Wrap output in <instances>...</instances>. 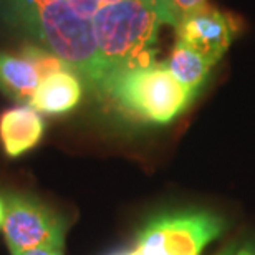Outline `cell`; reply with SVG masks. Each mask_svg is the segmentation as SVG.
<instances>
[{"label":"cell","mask_w":255,"mask_h":255,"mask_svg":"<svg viewBox=\"0 0 255 255\" xmlns=\"http://www.w3.org/2000/svg\"><path fill=\"white\" fill-rule=\"evenodd\" d=\"M174 28L179 42L202 55L212 66L226 55L239 30L231 13L209 2L184 15Z\"/></svg>","instance_id":"6"},{"label":"cell","mask_w":255,"mask_h":255,"mask_svg":"<svg viewBox=\"0 0 255 255\" xmlns=\"http://www.w3.org/2000/svg\"><path fill=\"white\" fill-rule=\"evenodd\" d=\"M83 96V85L73 70H62L40 81L30 106L45 115H65L75 110Z\"/></svg>","instance_id":"8"},{"label":"cell","mask_w":255,"mask_h":255,"mask_svg":"<svg viewBox=\"0 0 255 255\" xmlns=\"http://www.w3.org/2000/svg\"><path fill=\"white\" fill-rule=\"evenodd\" d=\"M22 57L25 60H28V62L37 68L40 76H42V80L45 78V76L57 73V71L71 70L57 53H53L52 50L42 47V45H35V43L23 45Z\"/></svg>","instance_id":"11"},{"label":"cell","mask_w":255,"mask_h":255,"mask_svg":"<svg viewBox=\"0 0 255 255\" xmlns=\"http://www.w3.org/2000/svg\"><path fill=\"white\" fill-rule=\"evenodd\" d=\"M166 66L169 68L172 76L182 86H186L187 90L192 91L194 95H197L199 90L202 88V85L206 83L212 68V65L202 55L194 52L191 47H187L179 40L172 48Z\"/></svg>","instance_id":"10"},{"label":"cell","mask_w":255,"mask_h":255,"mask_svg":"<svg viewBox=\"0 0 255 255\" xmlns=\"http://www.w3.org/2000/svg\"><path fill=\"white\" fill-rule=\"evenodd\" d=\"M68 3L73 7L76 13L90 20L93 18V15L96 13V10L100 7L98 0H68Z\"/></svg>","instance_id":"13"},{"label":"cell","mask_w":255,"mask_h":255,"mask_svg":"<svg viewBox=\"0 0 255 255\" xmlns=\"http://www.w3.org/2000/svg\"><path fill=\"white\" fill-rule=\"evenodd\" d=\"M42 76L22 55L0 52V91L18 103H30Z\"/></svg>","instance_id":"9"},{"label":"cell","mask_w":255,"mask_h":255,"mask_svg":"<svg viewBox=\"0 0 255 255\" xmlns=\"http://www.w3.org/2000/svg\"><path fill=\"white\" fill-rule=\"evenodd\" d=\"M116 2H120V0H98L100 7L101 5H110V3H116Z\"/></svg>","instance_id":"16"},{"label":"cell","mask_w":255,"mask_h":255,"mask_svg":"<svg viewBox=\"0 0 255 255\" xmlns=\"http://www.w3.org/2000/svg\"><path fill=\"white\" fill-rule=\"evenodd\" d=\"M207 0H161L162 3V12H164L166 25L176 27L177 22L197 7H201L202 3H206Z\"/></svg>","instance_id":"12"},{"label":"cell","mask_w":255,"mask_h":255,"mask_svg":"<svg viewBox=\"0 0 255 255\" xmlns=\"http://www.w3.org/2000/svg\"><path fill=\"white\" fill-rule=\"evenodd\" d=\"M45 121L33 106L20 105L0 115V144L7 157H20L42 141Z\"/></svg>","instance_id":"7"},{"label":"cell","mask_w":255,"mask_h":255,"mask_svg":"<svg viewBox=\"0 0 255 255\" xmlns=\"http://www.w3.org/2000/svg\"><path fill=\"white\" fill-rule=\"evenodd\" d=\"M91 25L108 81L121 71L156 63L154 45L161 25H166L161 0H120L101 5Z\"/></svg>","instance_id":"2"},{"label":"cell","mask_w":255,"mask_h":255,"mask_svg":"<svg viewBox=\"0 0 255 255\" xmlns=\"http://www.w3.org/2000/svg\"><path fill=\"white\" fill-rule=\"evenodd\" d=\"M0 22L52 50L76 73L98 70L91 20L76 13L68 0H0Z\"/></svg>","instance_id":"1"},{"label":"cell","mask_w":255,"mask_h":255,"mask_svg":"<svg viewBox=\"0 0 255 255\" xmlns=\"http://www.w3.org/2000/svg\"><path fill=\"white\" fill-rule=\"evenodd\" d=\"M113 255H139V252L136 251H129V252H120V254H113Z\"/></svg>","instance_id":"17"},{"label":"cell","mask_w":255,"mask_h":255,"mask_svg":"<svg viewBox=\"0 0 255 255\" xmlns=\"http://www.w3.org/2000/svg\"><path fill=\"white\" fill-rule=\"evenodd\" d=\"M254 255H255V252H254Z\"/></svg>","instance_id":"18"},{"label":"cell","mask_w":255,"mask_h":255,"mask_svg":"<svg viewBox=\"0 0 255 255\" xmlns=\"http://www.w3.org/2000/svg\"><path fill=\"white\" fill-rule=\"evenodd\" d=\"M224 229V219L207 211L162 214L141 229L136 251L139 255H201Z\"/></svg>","instance_id":"4"},{"label":"cell","mask_w":255,"mask_h":255,"mask_svg":"<svg viewBox=\"0 0 255 255\" xmlns=\"http://www.w3.org/2000/svg\"><path fill=\"white\" fill-rule=\"evenodd\" d=\"M3 219H5V202H3V199L0 197V227L3 226Z\"/></svg>","instance_id":"15"},{"label":"cell","mask_w":255,"mask_h":255,"mask_svg":"<svg viewBox=\"0 0 255 255\" xmlns=\"http://www.w3.org/2000/svg\"><path fill=\"white\" fill-rule=\"evenodd\" d=\"M17 255H63V247H37Z\"/></svg>","instance_id":"14"},{"label":"cell","mask_w":255,"mask_h":255,"mask_svg":"<svg viewBox=\"0 0 255 255\" xmlns=\"http://www.w3.org/2000/svg\"><path fill=\"white\" fill-rule=\"evenodd\" d=\"M103 96L136 120L167 125L187 110L196 95L172 76L166 63H152L115 75Z\"/></svg>","instance_id":"3"},{"label":"cell","mask_w":255,"mask_h":255,"mask_svg":"<svg viewBox=\"0 0 255 255\" xmlns=\"http://www.w3.org/2000/svg\"><path fill=\"white\" fill-rule=\"evenodd\" d=\"M2 229L12 255L37 247L65 246V219L45 202L27 194L8 197Z\"/></svg>","instance_id":"5"}]
</instances>
